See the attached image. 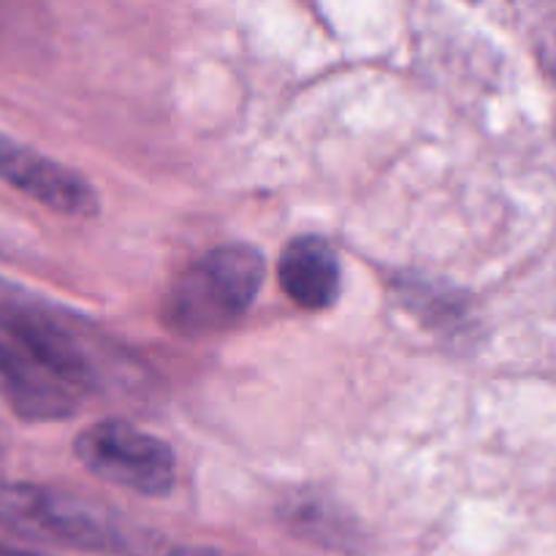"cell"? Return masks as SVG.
<instances>
[{
	"label": "cell",
	"mask_w": 556,
	"mask_h": 556,
	"mask_svg": "<svg viewBox=\"0 0 556 556\" xmlns=\"http://www.w3.org/2000/svg\"><path fill=\"white\" fill-rule=\"evenodd\" d=\"M277 277L293 304L304 309H326L342 288V266L334 248L320 237H296L280 255Z\"/></svg>",
	"instance_id": "6"
},
{
	"label": "cell",
	"mask_w": 556,
	"mask_h": 556,
	"mask_svg": "<svg viewBox=\"0 0 556 556\" xmlns=\"http://www.w3.org/2000/svg\"><path fill=\"white\" fill-rule=\"evenodd\" d=\"M264 282V255L250 244H223L188 266L161 302V320L179 337H210L242 318Z\"/></svg>",
	"instance_id": "1"
},
{
	"label": "cell",
	"mask_w": 556,
	"mask_h": 556,
	"mask_svg": "<svg viewBox=\"0 0 556 556\" xmlns=\"http://www.w3.org/2000/svg\"><path fill=\"white\" fill-rule=\"evenodd\" d=\"M168 556H237V554H228L223 552V548H210V546H182Z\"/></svg>",
	"instance_id": "7"
},
{
	"label": "cell",
	"mask_w": 556,
	"mask_h": 556,
	"mask_svg": "<svg viewBox=\"0 0 556 556\" xmlns=\"http://www.w3.org/2000/svg\"><path fill=\"white\" fill-rule=\"evenodd\" d=\"M0 527L81 552L117 546V527L92 505L30 483H0Z\"/></svg>",
	"instance_id": "3"
},
{
	"label": "cell",
	"mask_w": 556,
	"mask_h": 556,
	"mask_svg": "<svg viewBox=\"0 0 556 556\" xmlns=\"http://www.w3.org/2000/svg\"><path fill=\"white\" fill-rule=\"evenodd\" d=\"M92 391L87 380L43 353L0 334V394L25 421H60L74 416Z\"/></svg>",
	"instance_id": "4"
},
{
	"label": "cell",
	"mask_w": 556,
	"mask_h": 556,
	"mask_svg": "<svg viewBox=\"0 0 556 556\" xmlns=\"http://www.w3.org/2000/svg\"><path fill=\"white\" fill-rule=\"evenodd\" d=\"M0 182L60 215L90 217L98 212L96 190L81 174L5 134H0Z\"/></svg>",
	"instance_id": "5"
},
{
	"label": "cell",
	"mask_w": 556,
	"mask_h": 556,
	"mask_svg": "<svg viewBox=\"0 0 556 556\" xmlns=\"http://www.w3.org/2000/svg\"><path fill=\"white\" fill-rule=\"evenodd\" d=\"M76 459L114 486L163 497L177 483V456L161 438L125 421H101L76 438Z\"/></svg>",
	"instance_id": "2"
}]
</instances>
